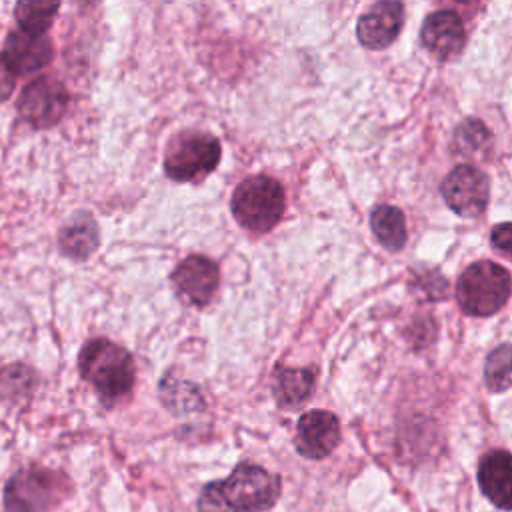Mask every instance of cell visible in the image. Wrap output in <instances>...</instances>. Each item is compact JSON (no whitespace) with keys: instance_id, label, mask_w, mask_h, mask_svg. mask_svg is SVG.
I'll list each match as a JSON object with an SVG mask.
<instances>
[{"instance_id":"cell-1","label":"cell","mask_w":512,"mask_h":512,"mask_svg":"<svg viewBox=\"0 0 512 512\" xmlns=\"http://www.w3.org/2000/svg\"><path fill=\"white\" fill-rule=\"evenodd\" d=\"M280 496V478L270 470L242 462L224 480L210 482L198 498V512H262Z\"/></svg>"},{"instance_id":"cell-2","label":"cell","mask_w":512,"mask_h":512,"mask_svg":"<svg viewBox=\"0 0 512 512\" xmlns=\"http://www.w3.org/2000/svg\"><path fill=\"white\" fill-rule=\"evenodd\" d=\"M78 368L80 376L92 384L106 404L126 396L136 380L132 356L118 344L104 338L84 344L78 356Z\"/></svg>"},{"instance_id":"cell-3","label":"cell","mask_w":512,"mask_h":512,"mask_svg":"<svg viewBox=\"0 0 512 512\" xmlns=\"http://www.w3.org/2000/svg\"><path fill=\"white\" fill-rule=\"evenodd\" d=\"M230 206L240 226L258 234L268 232L284 214V188L270 176H252L236 186Z\"/></svg>"},{"instance_id":"cell-4","label":"cell","mask_w":512,"mask_h":512,"mask_svg":"<svg viewBox=\"0 0 512 512\" xmlns=\"http://www.w3.org/2000/svg\"><path fill=\"white\" fill-rule=\"evenodd\" d=\"M512 290V280L506 268L480 260L470 264L456 286L460 308L470 316H490L500 310Z\"/></svg>"},{"instance_id":"cell-5","label":"cell","mask_w":512,"mask_h":512,"mask_svg":"<svg viewBox=\"0 0 512 512\" xmlns=\"http://www.w3.org/2000/svg\"><path fill=\"white\" fill-rule=\"evenodd\" d=\"M218 138L206 132H180L164 152V172L176 182H194L208 176L220 162Z\"/></svg>"},{"instance_id":"cell-6","label":"cell","mask_w":512,"mask_h":512,"mask_svg":"<svg viewBox=\"0 0 512 512\" xmlns=\"http://www.w3.org/2000/svg\"><path fill=\"white\" fill-rule=\"evenodd\" d=\"M68 492V480L46 468H26L10 478L4 492L8 512H44L62 500Z\"/></svg>"},{"instance_id":"cell-7","label":"cell","mask_w":512,"mask_h":512,"mask_svg":"<svg viewBox=\"0 0 512 512\" xmlns=\"http://www.w3.org/2000/svg\"><path fill=\"white\" fill-rule=\"evenodd\" d=\"M66 106V88L50 76L32 80L18 98V112L22 120L34 128H50L56 124L66 112Z\"/></svg>"},{"instance_id":"cell-8","label":"cell","mask_w":512,"mask_h":512,"mask_svg":"<svg viewBox=\"0 0 512 512\" xmlns=\"http://www.w3.org/2000/svg\"><path fill=\"white\" fill-rule=\"evenodd\" d=\"M442 196L456 214L476 216L488 204L490 184L482 170L460 164L442 182Z\"/></svg>"},{"instance_id":"cell-9","label":"cell","mask_w":512,"mask_h":512,"mask_svg":"<svg viewBox=\"0 0 512 512\" xmlns=\"http://www.w3.org/2000/svg\"><path fill=\"white\" fill-rule=\"evenodd\" d=\"M218 282V266L200 254L188 256L172 272V284L176 292L194 306L208 304L218 288Z\"/></svg>"},{"instance_id":"cell-10","label":"cell","mask_w":512,"mask_h":512,"mask_svg":"<svg viewBox=\"0 0 512 512\" xmlns=\"http://www.w3.org/2000/svg\"><path fill=\"white\" fill-rule=\"evenodd\" d=\"M340 442V424L332 412L310 410L296 426V448L304 458H326Z\"/></svg>"},{"instance_id":"cell-11","label":"cell","mask_w":512,"mask_h":512,"mask_svg":"<svg viewBox=\"0 0 512 512\" xmlns=\"http://www.w3.org/2000/svg\"><path fill=\"white\" fill-rule=\"evenodd\" d=\"M424 46L440 60H452L460 54L466 42L464 22L456 12L436 10L422 26Z\"/></svg>"},{"instance_id":"cell-12","label":"cell","mask_w":512,"mask_h":512,"mask_svg":"<svg viewBox=\"0 0 512 512\" xmlns=\"http://www.w3.org/2000/svg\"><path fill=\"white\" fill-rule=\"evenodd\" d=\"M404 22V6L400 2H378L358 20V40L372 50L392 44Z\"/></svg>"},{"instance_id":"cell-13","label":"cell","mask_w":512,"mask_h":512,"mask_svg":"<svg viewBox=\"0 0 512 512\" xmlns=\"http://www.w3.org/2000/svg\"><path fill=\"white\" fill-rule=\"evenodd\" d=\"M52 54V42L46 36H32L22 30L8 34L2 52L16 76L38 72L52 60Z\"/></svg>"},{"instance_id":"cell-14","label":"cell","mask_w":512,"mask_h":512,"mask_svg":"<svg viewBox=\"0 0 512 512\" xmlns=\"http://www.w3.org/2000/svg\"><path fill=\"white\" fill-rule=\"evenodd\" d=\"M478 484L484 496L502 510H512V454L488 452L478 468Z\"/></svg>"},{"instance_id":"cell-15","label":"cell","mask_w":512,"mask_h":512,"mask_svg":"<svg viewBox=\"0 0 512 512\" xmlns=\"http://www.w3.org/2000/svg\"><path fill=\"white\" fill-rule=\"evenodd\" d=\"M314 390V372L306 368H278L272 376V394L282 408L302 406Z\"/></svg>"},{"instance_id":"cell-16","label":"cell","mask_w":512,"mask_h":512,"mask_svg":"<svg viewBox=\"0 0 512 512\" xmlns=\"http://www.w3.org/2000/svg\"><path fill=\"white\" fill-rule=\"evenodd\" d=\"M98 228L90 216H80L60 232V248L72 258H86L98 248Z\"/></svg>"},{"instance_id":"cell-17","label":"cell","mask_w":512,"mask_h":512,"mask_svg":"<svg viewBox=\"0 0 512 512\" xmlns=\"http://www.w3.org/2000/svg\"><path fill=\"white\" fill-rule=\"evenodd\" d=\"M372 232L380 244L388 250H400L406 242V220L404 214L388 204L378 206L370 216Z\"/></svg>"},{"instance_id":"cell-18","label":"cell","mask_w":512,"mask_h":512,"mask_svg":"<svg viewBox=\"0 0 512 512\" xmlns=\"http://www.w3.org/2000/svg\"><path fill=\"white\" fill-rule=\"evenodd\" d=\"M454 150L464 158H486L492 150V138L478 120H464L454 132Z\"/></svg>"},{"instance_id":"cell-19","label":"cell","mask_w":512,"mask_h":512,"mask_svg":"<svg viewBox=\"0 0 512 512\" xmlns=\"http://www.w3.org/2000/svg\"><path fill=\"white\" fill-rule=\"evenodd\" d=\"M60 4L58 2H18L14 8L16 22L22 32L32 36H44L48 26L52 24Z\"/></svg>"},{"instance_id":"cell-20","label":"cell","mask_w":512,"mask_h":512,"mask_svg":"<svg viewBox=\"0 0 512 512\" xmlns=\"http://www.w3.org/2000/svg\"><path fill=\"white\" fill-rule=\"evenodd\" d=\"M484 378L494 392L506 390L512 384V344H502L490 352Z\"/></svg>"},{"instance_id":"cell-21","label":"cell","mask_w":512,"mask_h":512,"mask_svg":"<svg viewBox=\"0 0 512 512\" xmlns=\"http://www.w3.org/2000/svg\"><path fill=\"white\" fill-rule=\"evenodd\" d=\"M492 246L512 258V222H504L492 230Z\"/></svg>"},{"instance_id":"cell-22","label":"cell","mask_w":512,"mask_h":512,"mask_svg":"<svg viewBox=\"0 0 512 512\" xmlns=\"http://www.w3.org/2000/svg\"><path fill=\"white\" fill-rule=\"evenodd\" d=\"M16 84V72L10 68L6 58L0 54V102L6 100Z\"/></svg>"}]
</instances>
